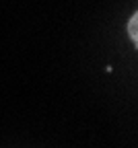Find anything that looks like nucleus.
<instances>
[{
	"mask_svg": "<svg viewBox=\"0 0 138 148\" xmlns=\"http://www.w3.org/2000/svg\"><path fill=\"white\" fill-rule=\"evenodd\" d=\"M128 35H130V39L134 45H138V12H132L130 16V21H128Z\"/></svg>",
	"mask_w": 138,
	"mask_h": 148,
	"instance_id": "1",
	"label": "nucleus"
}]
</instances>
